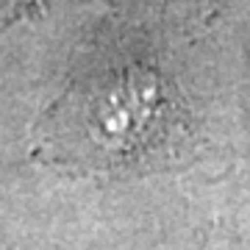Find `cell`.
Segmentation results:
<instances>
[{
  "instance_id": "obj_1",
  "label": "cell",
  "mask_w": 250,
  "mask_h": 250,
  "mask_svg": "<svg viewBox=\"0 0 250 250\" xmlns=\"http://www.w3.org/2000/svg\"><path fill=\"white\" fill-rule=\"evenodd\" d=\"M9 14H14V11H6L3 6H0V28H3L6 22H9Z\"/></svg>"
}]
</instances>
